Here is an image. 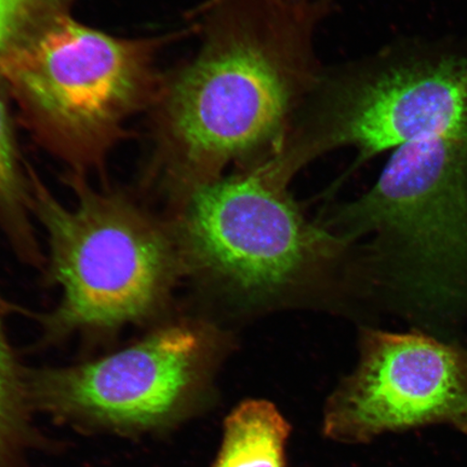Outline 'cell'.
I'll use <instances>...</instances> for the list:
<instances>
[{
	"label": "cell",
	"instance_id": "1",
	"mask_svg": "<svg viewBox=\"0 0 467 467\" xmlns=\"http://www.w3.org/2000/svg\"><path fill=\"white\" fill-rule=\"evenodd\" d=\"M331 7L206 0L200 49L162 78L153 103V175L171 195L254 171L277 153L324 68L317 34Z\"/></svg>",
	"mask_w": 467,
	"mask_h": 467
},
{
	"label": "cell",
	"instance_id": "2",
	"mask_svg": "<svg viewBox=\"0 0 467 467\" xmlns=\"http://www.w3.org/2000/svg\"><path fill=\"white\" fill-rule=\"evenodd\" d=\"M326 229L348 243L373 236V283L418 323L467 317V127L393 150L365 194Z\"/></svg>",
	"mask_w": 467,
	"mask_h": 467
},
{
	"label": "cell",
	"instance_id": "3",
	"mask_svg": "<svg viewBox=\"0 0 467 467\" xmlns=\"http://www.w3.org/2000/svg\"><path fill=\"white\" fill-rule=\"evenodd\" d=\"M34 218L43 226L46 267L60 288L48 313L14 312L36 319L45 340L107 335L146 323L165 308L184 273L171 227L120 192L97 191L79 174L69 185L74 206L58 202L31 171Z\"/></svg>",
	"mask_w": 467,
	"mask_h": 467
},
{
	"label": "cell",
	"instance_id": "4",
	"mask_svg": "<svg viewBox=\"0 0 467 467\" xmlns=\"http://www.w3.org/2000/svg\"><path fill=\"white\" fill-rule=\"evenodd\" d=\"M166 42L115 37L64 10L0 60V84L34 136L81 175L102 166L127 121L153 105Z\"/></svg>",
	"mask_w": 467,
	"mask_h": 467
},
{
	"label": "cell",
	"instance_id": "5",
	"mask_svg": "<svg viewBox=\"0 0 467 467\" xmlns=\"http://www.w3.org/2000/svg\"><path fill=\"white\" fill-rule=\"evenodd\" d=\"M467 127V48L401 42L324 67L285 133L292 172L341 149L359 166L400 146Z\"/></svg>",
	"mask_w": 467,
	"mask_h": 467
},
{
	"label": "cell",
	"instance_id": "6",
	"mask_svg": "<svg viewBox=\"0 0 467 467\" xmlns=\"http://www.w3.org/2000/svg\"><path fill=\"white\" fill-rule=\"evenodd\" d=\"M172 197L174 217L168 225L184 273L250 306L301 287L348 243L309 223L288 185L258 171Z\"/></svg>",
	"mask_w": 467,
	"mask_h": 467
},
{
	"label": "cell",
	"instance_id": "7",
	"mask_svg": "<svg viewBox=\"0 0 467 467\" xmlns=\"http://www.w3.org/2000/svg\"><path fill=\"white\" fill-rule=\"evenodd\" d=\"M434 424L467 434V349L423 332L366 331L358 366L327 409V436L364 442Z\"/></svg>",
	"mask_w": 467,
	"mask_h": 467
},
{
	"label": "cell",
	"instance_id": "8",
	"mask_svg": "<svg viewBox=\"0 0 467 467\" xmlns=\"http://www.w3.org/2000/svg\"><path fill=\"white\" fill-rule=\"evenodd\" d=\"M212 337L195 321L166 324L104 358L33 372L29 392L58 413L148 428L165 422L195 392L209 368Z\"/></svg>",
	"mask_w": 467,
	"mask_h": 467
},
{
	"label": "cell",
	"instance_id": "9",
	"mask_svg": "<svg viewBox=\"0 0 467 467\" xmlns=\"http://www.w3.org/2000/svg\"><path fill=\"white\" fill-rule=\"evenodd\" d=\"M290 431L271 401H244L225 419L223 441L212 467H287Z\"/></svg>",
	"mask_w": 467,
	"mask_h": 467
},
{
	"label": "cell",
	"instance_id": "10",
	"mask_svg": "<svg viewBox=\"0 0 467 467\" xmlns=\"http://www.w3.org/2000/svg\"><path fill=\"white\" fill-rule=\"evenodd\" d=\"M33 218L31 169L26 171L22 165L13 120L0 88V229L21 260L43 268L46 255Z\"/></svg>",
	"mask_w": 467,
	"mask_h": 467
},
{
	"label": "cell",
	"instance_id": "11",
	"mask_svg": "<svg viewBox=\"0 0 467 467\" xmlns=\"http://www.w3.org/2000/svg\"><path fill=\"white\" fill-rule=\"evenodd\" d=\"M10 313V303L0 297V453L19 424L26 393L25 372L5 326V317Z\"/></svg>",
	"mask_w": 467,
	"mask_h": 467
},
{
	"label": "cell",
	"instance_id": "12",
	"mask_svg": "<svg viewBox=\"0 0 467 467\" xmlns=\"http://www.w3.org/2000/svg\"><path fill=\"white\" fill-rule=\"evenodd\" d=\"M67 0H0V60L52 16Z\"/></svg>",
	"mask_w": 467,
	"mask_h": 467
},
{
	"label": "cell",
	"instance_id": "13",
	"mask_svg": "<svg viewBox=\"0 0 467 467\" xmlns=\"http://www.w3.org/2000/svg\"><path fill=\"white\" fill-rule=\"evenodd\" d=\"M284 2L301 5H325V7H332L334 4V0H284Z\"/></svg>",
	"mask_w": 467,
	"mask_h": 467
}]
</instances>
